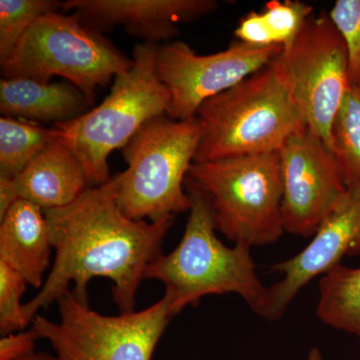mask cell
Segmentation results:
<instances>
[{
  "label": "cell",
  "instance_id": "12",
  "mask_svg": "<svg viewBox=\"0 0 360 360\" xmlns=\"http://www.w3.org/2000/svg\"><path fill=\"white\" fill-rule=\"evenodd\" d=\"M360 253V184L348 187L347 195L319 227L307 248L290 259L272 265L283 278L267 290L262 316L276 321L297 293L319 276L341 264L345 255Z\"/></svg>",
  "mask_w": 360,
  "mask_h": 360
},
{
  "label": "cell",
  "instance_id": "22",
  "mask_svg": "<svg viewBox=\"0 0 360 360\" xmlns=\"http://www.w3.org/2000/svg\"><path fill=\"white\" fill-rule=\"evenodd\" d=\"M328 16L347 47L348 73L354 86L360 79V0H338Z\"/></svg>",
  "mask_w": 360,
  "mask_h": 360
},
{
  "label": "cell",
  "instance_id": "23",
  "mask_svg": "<svg viewBox=\"0 0 360 360\" xmlns=\"http://www.w3.org/2000/svg\"><path fill=\"white\" fill-rule=\"evenodd\" d=\"M25 277L0 260V333L7 335L25 328L21 297L26 290Z\"/></svg>",
  "mask_w": 360,
  "mask_h": 360
},
{
  "label": "cell",
  "instance_id": "1",
  "mask_svg": "<svg viewBox=\"0 0 360 360\" xmlns=\"http://www.w3.org/2000/svg\"><path fill=\"white\" fill-rule=\"evenodd\" d=\"M118 175L89 187L75 202L44 210L56 260L41 290L23 304L26 326L40 309L58 302L71 290L87 302V286L96 277L112 281L113 302L120 314L134 311L135 296L146 269L158 259L174 217L134 220L117 202Z\"/></svg>",
  "mask_w": 360,
  "mask_h": 360
},
{
  "label": "cell",
  "instance_id": "20",
  "mask_svg": "<svg viewBox=\"0 0 360 360\" xmlns=\"http://www.w3.org/2000/svg\"><path fill=\"white\" fill-rule=\"evenodd\" d=\"M330 151L345 186L360 184V94L352 86L345 94L331 129Z\"/></svg>",
  "mask_w": 360,
  "mask_h": 360
},
{
  "label": "cell",
  "instance_id": "11",
  "mask_svg": "<svg viewBox=\"0 0 360 360\" xmlns=\"http://www.w3.org/2000/svg\"><path fill=\"white\" fill-rule=\"evenodd\" d=\"M278 153L284 231L311 238L347 195L338 161L307 127L291 135Z\"/></svg>",
  "mask_w": 360,
  "mask_h": 360
},
{
  "label": "cell",
  "instance_id": "25",
  "mask_svg": "<svg viewBox=\"0 0 360 360\" xmlns=\"http://www.w3.org/2000/svg\"><path fill=\"white\" fill-rule=\"evenodd\" d=\"M20 198L14 177L0 174V219H4V215Z\"/></svg>",
  "mask_w": 360,
  "mask_h": 360
},
{
  "label": "cell",
  "instance_id": "4",
  "mask_svg": "<svg viewBox=\"0 0 360 360\" xmlns=\"http://www.w3.org/2000/svg\"><path fill=\"white\" fill-rule=\"evenodd\" d=\"M160 45L141 42L132 51L131 68L115 78L110 94L96 108L53 125L56 139L82 162L89 184L111 179L108 158L156 116L167 115L170 94L158 77Z\"/></svg>",
  "mask_w": 360,
  "mask_h": 360
},
{
  "label": "cell",
  "instance_id": "6",
  "mask_svg": "<svg viewBox=\"0 0 360 360\" xmlns=\"http://www.w3.org/2000/svg\"><path fill=\"white\" fill-rule=\"evenodd\" d=\"M186 179L205 194L217 231L253 248L284 233L279 153L193 162Z\"/></svg>",
  "mask_w": 360,
  "mask_h": 360
},
{
  "label": "cell",
  "instance_id": "7",
  "mask_svg": "<svg viewBox=\"0 0 360 360\" xmlns=\"http://www.w3.org/2000/svg\"><path fill=\"white\" fill-rule=\"evenodd\" d=\"M132 58L103 32L85 25L75 14H46L35 21L11 58L1 63L2 78L51 82L60 77L94 104L98 86L131 68Z\"/></svg>",
  "mask_w": 360,
  "mask_h": 360
},
{
  "label": "cell",
  "instance_id": "14",
  "mask_svg": "<svg viewBox=\"0 0 360 360\" xmlns=\"http://www.w3.org/2000/svg\"><path fill=\"white\" fill-rule=\"evenodd\" d=\"M20 198L44 210L65 207L89 188L82 162L63 142H51L14 177Z\"/></svg>",
  "mask_w": 360,
  "mask_h": 360
},
{
  "label": "cell",
  "instance_id": "15",
  "mask_svg": "<svg viewBox=\"0 0 360 360\" xmlns=\"http://www.w3.org/2000/svg\"><path fill=\"white\" fill-rule=\"evenodd\" d=\"M51 248L44 210L20 198L0 219V260L33 288H42Z\"/></svg>",
  "mask_w": 360,
  "mask_h": 360
},
{
  "label": "cell",
  "instance_id": "24",
  "mask_svg": "<svg viewBox=\"0 0 360 360\" xmlns=\"http://www.w3.org/2000/svg\"><path fill=\"white\" fill-rule=\"evenodd\" d=\"M37 340L39 338L32 329L4 335L0 340V360H16L33 354Z\"/></svg>",
  "mask_w": 360,
  "mask_h": 360
},
{
  "label": "cell",
  "instance_id": "26",
  "mask_svg": "<svg viewBox=\"0 0 360 360\" xmlns=\"http://www.w3.org/2000/svg\"><path fill=\"white\" fill-rule=\"evenodd\" d=\"M16 360H58V357L52 356L45 352H33V354Z\"/></svg>",
  "mask_w": 360,
  "mask_h": 360
},
{
  "label": "cell",
  "instance_id": "2",
  "mask_svg": "<svg viewBox=\"0 0 360 360\" xmlns=\"http://www.w3.org/2000/svg\"><path fill=\"white\" fill-rule=\"evenodd\" d=\"M186 187L191 207L181 240L172 252L161 255L149 265L144 279L165 284V296L174 315L203 296L236 293L262 316L269 288L257 276L251 248L224 245L215 233L207 198L187 179Z\"/></svg>",
  "mask_w": 360,
  "mask_h": 360
},
{
  "label": "cell",
  "instance_id": "17",
  "mask_svg": "<svg viewBox=\"0 0 360 360\" xmlns=\"http://www.w3.org/2000/svg\"><path fill=\"white\" fill-rule=\"evenodd\" d=\"M312 15V6L300 0H272L262 13L246 14L234 30L238 41L255 46L288 49Z\"/></svg>",
  "mask_w": 360,
  "mask_h": 360
},
{
  "label": "cell",
  "instance_id": "3",
  "mask_svg": "<svg viewBox=\"0 0 360 360\" xmlns=\"http://www.w3.org/2000/svg\"><path fill=\"white\" fill-rule=\"evenodd\" d=\"M196 117L203 132L193 162L278 153L307 127L277 58L208 99Z\"/></svg>",
  "mask_w": 360,
  "mask_h": 360
},
{
  "label": "cell",
  "instance_id": "18",
  "mask_svg": "<svg viewBox=\"0 0 360 360\" xmlns=\"http://www.w3.org/2000/svg\"><path fill=\"white\" fill-rule=\"evenodd\" d=\"M316 314L326 326L360 338V266L340 264L322 276Z\"/></svg>",
  "mask_w": 360,
  "mask_h": 360
},
{
  "label": "cell",
  "instance_id": "13",
  "mask_svg": "<svg viewBox=\"0 0 360 360\" xmlns=\"http://www.w3.org/2000/svg\"><path fill=\"white\" fill-rule=\"evenodd\" d=\"M217 7L214 0H66L61 11L98 32L120 26L142 42L160 45L179 34V23L200 20Z\"/></svg>",
  "mask_w": 360,
  "mask_h": 360
},
{
  "label": "cell",
  "instance_id": "19",
  "mask_svg": "<svg viewBox=\"0 0 360 360\" xmlns=\"http://www.w3.org/2000/svg\"><path fill=\"white\" fill-rule=\"evenodd\" d=\"M58 141L56 130L39 123L1 116L0 174L15 177L42 149Z\"/></svg>",
  "mask_w": 360,
  "mask_h": 360
},
{
  "label": "cell",
  "instance_id": "9",
  "mask_svg": "<svg viewBox=\"0 0 360 360\" xmlns=\"http://www.w3.org/2000/svg\"><path fill=\"white\" fill-rule=\"evenodd\" d=\"M305 124L330 150L331 129L352 86L347 47L329 16H310L277 58Z\"/></svg>",
  "mask_w": 360,
  "mask_h": 360
},
{
  "label": "cell",
  "instance_id": "10",
  "mask_svg": "<svg viewBox=\"0 0 360 360\" xmlns=\"http://www.w3.org/2000/svg\"><path fill=\"white\" fill-rule=\"evenodd\" d=\"M283 51L279 45L255 46L238 40L206 56L180 40L160 45L156 70L170 94L167 115L174 120L196 117L205 101L262 70Z\"/></svg>",
  "mask_w": 360,
  "mask_h": 360
},
{
  "label": "cell",
  "instance_id": "27",
  "mask_svg": "<svg viewBox=\"0 0 360 360\" xmlns=\"http://www.w3.org/2000/svg\"><path fill=\"white\" fill-rule=\"evenodd\" d=\"M305 360H322V354L319 348H312Z\"/></svg>",
  "mask_w": 360,
  "mask_h": 360
},
{
  "label": "cell",
  "instance_id": "21",
  "mask_svg": "<svg viewBox=\"0 0 360 360\" xmlns=\"http://www.w3.org/2000/svg\"><path fill=\"white\" fill-rule=\"evenodd\" d=\"M58 0H0V65L11 58L35 21L61 11Z\"/></svg>",
  "mask_w": 360,
  "mask_h": 360
},
{
  "label": "cell",
  "instance_id": "8",
  "mask_svg": "<svg viewBox=\"0 0 360 360\" xmlns=\"http://www.w3.org/2000/svg\"><path fill=\"white\" fill-rule=\"evenodd\" d=\"M60 321L37 314L32 330L49 340L58 360H151L174 314L163 295L141 311L110 316L68 291L58 300Z\"/></svg>",
  "mask_w": 360,
  "mask_h": 360
},
{
  "label": "cell",
  "instance_id": "5",
  "mask_svg": "<svg viewBox=\"0 0 360 360\" xmlns=\"http://www.w3.org/2000/svg\"><path fill=\"white\" fill-rule=\"evenodd\" d=\"M202 132L198 117L174 120L165 115L132 136L122 149L127 168L117 174V202L127 217L156 222L189 212L184 186Z\"/></svg>",
  "mask_w": 360,
  "mask_h": 360
},
{
  "label": "cell",
  "instance_id": "28",
  "mask_svg": "<svg viewBox=\"0 0 360 360\" xmlns=\"http://www.w3.org/2000/svg\"><path fill=\"white\" fill-rule=\"evenodd\" d=\"M354 87H356V89L359 90L360 94V79L357 82V84L354 85Z\"/></svg>",
  "mask_w": 360,
  "mask_h": 360
},
{
  "label": "cell",
  "instance_id": "16",
  "mask_svg": "<svg viewBox=\"0 0 360 360\" xmlns=\"http://www.w3.org/2000/svg\"><path fill=\"white\" fill-rule=\"evenodd\" d=\"M84 94L68 82H40L28 78H1L2 116L34 123L70 122L91 110Z\"/></svg>",
  "mask_w": 360,
  "mask_h": 360
}]
</instances>
